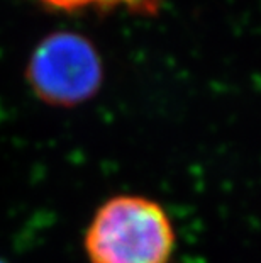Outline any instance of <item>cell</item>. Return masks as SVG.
Returning a JSON list of instances; mask_svg holds the SVG:
<instances>
[{
  "instance_id": "obj_1",
  "label": "cell",
  "mask_w": 261,
  "mask_h": 263,
  "mask_svg": "<svg viewBox=\"0 0 261 263\" xmlns=\"http://www.w3.org/2000/svg\"><path fill=\"white\" fill-rule=\"evenodd\" d=\"M176 234L165 207L143 195L105 200L88 222L83 248L90 263H170Z\"/></svg>"
},
{
  "instance_id": "obj_3",
  "label": "cell",
  "mask_w": 261,
  "mask_h": 263,
  "mask_svg": "<svg viewBox=\"0 0 261 263\" xmlns=\"http://www.w3.org/2000/svg\"><path fill=\"white\" fill-rule=\"evenodd\" d=\"M41 5L59 12H75L87 7H101L105 10L124 7L134 14H154L159 0H37Z\"/></svg>"
},
{
  "instance_id": "obj_2",
  "label": "cell",
  "mask_w": 261,
  "mask_h": 263,
  "mask_svg": "<svg viewBox=\"0 0 261 263\" xmlns=\"http://www.w3.org/2000/svg\"><path fill=\"white\" fill-rule=\"evenodd\" d=\"M26 80L41 102L71 109L88 102L101 90L104 63L88 37L73 31H58L44 36L32 49Z\"/></svg>"
},
{
  "instance_id": "obj_4",
  "label": "cell",
  "mask_w": 261,
  "mask_h": 263,
  "mask_svg": "<svg viewBox=\"0 0 261 263\" xmlns=\"http://www.w3.org/2000/svg\"><path fill=\"white\" fill-rule=\"evenodd\" d=\"M0 263H5V261H4V260H0Z\"/></svg>"
}]
</instances>
